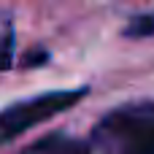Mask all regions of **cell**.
<instances>
[{"label": "cell", "mask_w": 154, "mask_h": 154, "mask_svg": "<svg viewBox=\"0 0 154 154\" xmlns=\"http://www.w3.org/2000/svg\"><path fill=\"white\" fill-rule=\"evenodd\" d=\"M95 154H154V103H127L108 111L92 130Z\"/></svg>", "instance_id": "cell-1"}, {"label": "cell", "mask_w": 154, "mask_h": 154, "mask_svg": "<svg viewBox=\"0 0 154 154\" xmlns=\"http://www.w3.org/2000/svg\"><path fill=\"white\" fill-rule=\"evenodd\" d=\"M24 154H92L89 143L79 141V138H70V135H46L41 141H35Z\"/></svg>", "instance_id": "cell-3"}, {"label": "cell", "mask_w": 154, "mask_h": 154, "mask_svg": "<svg viewBox=\"0 0 154 154\" xmlns=\"http://www.w3.org/2000/svg\"><path fill=\"white\" fill-rule=\"evenodd\" d=\"M46 60H49V54H46V51H32V54H27V57H24V65L38 68V62H46Z\"/></svg>", "instance_id": "cell-6"}, {"label": "cell", "mask_w": 154, "mask_h": 154, "mask_svg": "<svg viewBox=\"0 0 154 154\" xmlns=\"http://www.w3.org/2000/svg\"><path fill=\"white\" fill-rule=\"evenodd\" d=\"M84 97H87V87H79V89H51V92H41L35 97L11 103L8 108L0 111V146L11 143L14 138L24 135L27 130L49 122V119L70 111Z\"/></svg>", "instance_id": "cell-2"}, {"label": "cell", "mask_w": 154, "mask_h": 154, "mask_svg": "<svg viewBox=\"0 0 154 154\" xmlns=\"http://www.w3.org/2000/svg\"><path fill=\"white\" fill-rule=\"evenodd\" d=\"M14 60V24L11 16L0 14V70H5Z\"/></svg>", "instance_id": "cell-4"}, {"label": "cell", "mask_w": 154, "mask_h": 154, "mask_svg": "<svg viewBox=\"0 0 154 154\" xmlns=\"http://www.w3.org/2000/svg\"><path fill=\"white\" fill-rule=\"evenodd\" d=\"M127 38H152L154 35V8L146 14H138L130 19V24L125 27Z\"/></svg>", "instance_id": "cell-5"}]
</instances>
